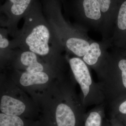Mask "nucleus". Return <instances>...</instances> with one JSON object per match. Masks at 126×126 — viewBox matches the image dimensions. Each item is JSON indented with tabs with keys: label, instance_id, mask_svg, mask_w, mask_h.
I'll list each match as a JSON object with an SVG mask.
<instances>
[{
	"label": "nucleus",
	"instance_id": "nucleus-1",
	"mask_svg": "<svg viewBox=\"0 0 126 126\" xmlns=\"http://www.w3.org/2000/svg\"><path fill=\"white\" fill-rule=\"evenodd\" d=\"M69 81L58 79L32 95L41 112V126H84L86 109Z\"/></svg>",
	"mask_w": 126,
	"mask_h": 126
},
{
	"label": "nucleus",
	"instance_id": "nucleus-2",
	"mask_svg": "<svg viewBox=\"0 0 126 126\" xmlns=\"http://www.w3.org/2000/svg\"><path fill=\"white\" fill-rule=\"evenodd\" d=\"M42 10L39 0H34L23 18L22 29L12 35L11 48L33 52L50 65L63 70L64 59L61 53L64 49L55 37Z\"/></svg>",
	"mask_w": 126,
	"mask_h": 126
},
{
	"label": "nucleus",
	"instance_id": "nucleus-3",
	"mask_svg": "<svg viewBox=\"0 0 126 126\" xmlns=\"http://www.w3.org/2000/svg\"><path fill=\"white\" fill-rule=\"evenodd\" d=\"M63 0H41L43 10L48 19L55 37L64 49L82 59L87 52L92 39L87 31L67 22L61 11Z\"/></svg>",
	"mask_w": 126,
	"mask_h": 126
},
{
	"label": "nucleus",
	"instance_id": "nucleus-4",
	"mask_svg": "<svg viewBox=\"0 0 126 126\" xmlns=\"http://www.w3.org/2000/svg\"><path fill=\"white\" fill-rule=\"evenodd\" d=\"M111 48L96 72L109 105L126 97V49Z\"/></svg>",
	"mask_w": 126,
	"mask_h": 126
},
{
	"label": "nucleus",
	"instance_id": "nucleus-5",
	"mask_svg": "<svg viewBox=\"0 0 126 126\" xmlns=\"http://www.w3.org/2000/svg\"><path fill=\"white\" fill-rule=\"evenodd\" d=\"M5 81L1 83L0 112L34 120L40 112L35 102L29 99L13 81Z\"/></svg>",
	"mask_w": 126,
	"mask_h": 126
},
{
	"label": "nucleus",
	"instance_id": "nucleus-6",
	"mask_svg": "<svg viewBox=\"0 0 126 126\" xmlns=\"http://www.w3.org/2000/svg\"><path fill=\"white\" fill-rule=\"evenodd\" d=\"M74 79L81 89L79 97L85 109L90 106L106 103V97L99 82L94 81L89 67L80 58L74 56L67 59Z\"/></svg>",
	"mask_w": 126,
	"mask_h": 126
},
{
	"label": "nucleus",
	"instance_id": "nucleus-7",
	"mask_svg": "<svg viewBox=\"0 0 126 126\" xmlns=\"http://www.w3.org/2000/svg\"><path fill=\"white\" fill-rule=\"evenodd\" d=\"M65 10L76 19L77 25L86 30L101 33L103 18L97 0H63Z\"/></svg>",
	"mask_w": 126,
	"mask_h": 126
},
{
	"label": "nucleus",
	"instance_id": "nucleus-8",
	"mask_svg": "<svg viewBox=\"0 0 126 126\" xmlns=\"http://www.w3.org/2000/svg\"><path fill=\"white\" fill-rule=\"evenodd\" d=\"M63 76V73L56 72L30 73L15 69L12 80L22 90L31 94L45 89L57 79L54 81L55 79Z\"/></svg>",
	"mask_w": 126,
	"mask_h": 126
},
{
	"label": "nucleus",
	"instance_id": "nucleus-9",
	"mask_svg": "<svg viewBox=\"0 0 126 126\" xmlns=\"http://www.w3.org/2000/svg\"><path fill=\"white\" fill-rule=\"evenodd\" d=\"M15 70L30 73L38 72H56L63 73V71L45 62L33 52L20 50L13 53L10 61Z\"/></svg>",
	"mask_w": 126,
	"mask_h": 126
},
{
	"label": "nucleus",
	"instance_id": "nucleus-10",
	"mask_svg": "<svg viewBox=\"0 0 126 126\" xmlns=\"http://www.w3.org/2000/svg\"><path fill=\"white\" fill-rule=\"evenodd\" d=\"M34 0H6L0 7L4 15V26L8 28L9 33L13 34L18 30L17 24L24 18Z\"/></svg>",
	"mask_w": 126,
	"mask_h": 126
},
{
	"label": "nucleus",
	"instance_id": "nucleus-11",
	"mask_svg": "<svg viewBox=\"0 0 126 126\" xmlns=\"http://www.w3.org/2000/svg\"><path fill=\"white\" fill-rule=\"evenodd\" d=\"M100 6L103 24L101 33L103 40L111 37L116 15L123 0H97Z\"/></svg>",
	"mask_w": 126,
	"mask_h": 126
},
{
	"label": "nucleus",
	"instance_id": "nucleus-12",
	"mask_svg": "<svg viewBox=\"0 0 126 126\" xmlns=\"http://www.w3.org/2000/svg\"><path fill=\"white\" fill-rule=\"evenodd\" d=\"M109 40L111 47L126 49V0H123L119 6L112 35Z\"/></svg>",
	"mask_w": 126,
	"mask_h": 126
},
{
	"label": "nucleus",
	"instance_id": "nucleus-13",
	"mask_svg": "<svg viewBox=\"0 0 126 126\" xmlns=\"http://www.w3.org/2000/svg\"><path fill=\"white\" fill-rule=\"evenodd\" d=\"M110 41H98L92 39L86 54L82 59L95 72L103 60L108 49L111 48Z\"/></svg>",
	"mask_w": 126,
	"mask_h": 126
},
{
	"label": "nucleus",
	"instance_id": "nucleus-14",
	"mask_svg": "<svg viewBox=\"0 0 126 126\" xmlns=\"http://www.w3.org/2000/svg\"><path fill=\"white\" fill-rule=\"evenodd\" d=\"M106 103L95 106L86 113L84 126H103L105 118V108Z\"/></svg>",
	"mask_w": 126,
	"mask_h": 126
},
{
	"label": "nucleus",
	"instance_id": "nucleus-15",
	"mask_svg": "<svg viewBox=\"0 0 126 126\" xmlns=\"http://www.w3.org/2000/svg\"><path fill=\"white\" fill-rule=\"evenodd\" d=\"M0 126H41L39 121L0 113Z\"/></svg>",
	"mask_w": 126,
	"mask_h": 126
},
{
	"label": "nucleus",
	"instance_id": "nucleus-16",
	"mask_svg": "<svg viewBox=\"0 0 126 126\" xmlns=\"http://www.w3.org/2000/svg\"><path fill=\"white\" fill-rule=\"evenodd\" d=\"M1 30L0 34V58L4 61H10L13 52L10 47V41L6 36V32Z\"/></svg>",
	"mask_w": 126,
	"mask_h": 126
},
{
	"label": "nucleus",
	"instance_id": "nucleus-17",
	"mask_svg": "<svg viewBox=\"0 0 126 126\" xmlns=\"http://www.w3.org/2000/svg\"><path fill=\"white\" fill-rule=\"evenodd\" d=\"M109 105L111 117L117 118L126 115V97Z\"/></svg>",
	"mask_w": 126,
	"mask_h": 126
},
{
	"label": "nucleus",
	"instance_id": "nucleus-18",
	"mask_svg": "<svg viewBox=\"0 0 126 126\" xmlns=\"http://www.w3.org/2000/svg\"><path fill=\"white\" fill-rule=\"evenodd\" d=\"M109 122L111 126H125L122 122L115 117H111Z\"/></svg>",
	"mask_w": 126,
	"mask_h": 126
},
{
	"label": "nucleus",
	"instance_id": "nucleus-19",
	"mask_svg": "<svg viewBox=\"0 0 126 126\" xmlns=\"http://www.w3.org/2000/svg\"><path fill=\"white\" fill-rule=\"evenodd\" d=\"M117 119L120 120L121 122H122L123 123L125 126H126V115L123 116L119 118H117Z\"/></svg>",
	"mask_w": 126,
	"mask_h": 126
},
{
	"label": "nucleus",
	"instance_id": "nucleus-20",
	"mask_svg": "<svg viewBox=\"0 0 126 126\" xmlns=\"http://www.w3.org/2000/svg\"><path fill=\"white\" fill-rule=\"evenodd\" d=\"M103 126H111L110 123H106L104 122Z\"/></svg>",
	"mask_w": 126,
	"mask_h": 126
}]
</instances>
